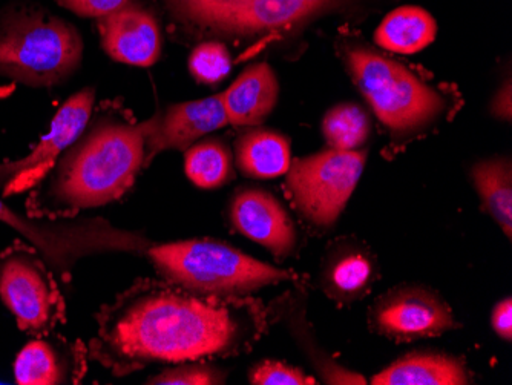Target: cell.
<instances>
[{"instance_id":"cell-1","label":"cell","mask_w":512,"mask_h":385,"mask_svg":"<svg viewBox=\"0 0 512 385\" xmlns=\"http://www.w3.org/2000/svg\"><path fill=\"white\" fill-rule=\"evenodd\" d=\"M269 312L255 298H214L154 278H138L96 313L88 355L114 378L157 364L249 353Z\"/></svg>"},{"instance_id":"cell-2","label":"cell","mask_w":512,"mask_h":385,"mask_svg":"<svg viewBox=\"0 0 512 385\" xmlns=\"http://www.w3.org/2000/svg\"><path fill=\"white\" fill-rule=\"evenodd\" d=\"M92 111L82 134L30 191V217H77L122 200L148 168V135L154 117L137 122L122 109Z\"/></svg>"},{"instance_id":"cell-3","label":"cell","mask_w":512,"mask_h":385,"mask_svg":"<svg viewBox=\"0 0 512 385\" xmlns=\"http://www.w3.org/2000/svg\"><path fill=\"white\" fill-rule=\"evenodd\" d=\"M143 258L154 267L160 280L203 297H252L255 292L293 278L289 270L263 263L237 247L211 238L152 241Z\"/></svg>"},{"instance_id":"cell-4","label":"cell","mask_w":512,"mask_h":385,"mask_svg":"<svg viewBox=\"0 0 512 385\" xmlns=\"http://www.w3.org/2000/svg\"><path fill=\"white\" fill-rule=\"evenodd\" d=\"M82 59V36L65 19L33 5L0 13V76L54 88L79 70Z\"/></svg>"},{"instance_id":"cell-5","label":"cell","mask_w":512,"mask_h":385,"mask_svg":"<svg viewBox=\"0 0 512 385\" xmlns=\"http://www.w3.org/2000/svg\"><path fill=\"white\" fill-rule=\"evenodd\" d=\"M0 223L19 232L53 270L59 283L73 280L79 261L94 255L145 257L152 243L143 232L119 228L102 217H30L0 197Z\"/></svg>"},{"instance_id":"cell-6","label":"cell","mask_w":512,"mask_h":385,"mask_svg":"<svg viewBox=\"0 0 512 385\" xmlns=\"http://www.w3.org/2000/svg\"><path fill=\"white\" fill-rule=\"evenodd\" d=\"M345 66L376 117L394 137H413L445 111V99L407 66L364 47L347 48Z\"/></svg>"},{"instance_id":"cell-7","label":"cell","mask_w":512,"mask_h":385,"mask_svg":"<svg viewBox=\"0 0 512 385\" xmlns=\"http://www.w3.org/2000/svg\"><path fill=\"white\" fill-rule=\"evenodd\" d=\"M59 280L31 244L16 240L0 254V301L28 335L54 332L66 320Z\"/></svg>"},{"instance_id":"cell-8","label":"cell","mask_w":512,"mask_h":385,"mask_svg":"<svg viewBox=\"0 0 512 385\" xmlns=\"http://www.w3.org/2000/svg\"><path fill=\"white\" fill-rule=\"evenodd\" d=\"M367 151L325 149L298 158L286 172V188L304 220L332 228L358 186Z\"/></svg>"},{"instance_id":"cell-9","label":"cell","mask_w":512,"mask_h":385,"mask_svg":"<svg viewBox=\"0 0 512 385\" xmlns=\"http://www.w3.org/2000/svg\"><path fill=\"white\" fill-rule=\"evenodd\" d=\"M189 30L218 39L250 40L281 36L298 19V0H163Z\"/></svg>"},{"instance_id":"cell-10","label":"cell","mask_w":512,"mask_h":385,"mask_svg":"<svg viewBox=\"0 0 512 385\" xmlns=\"http://www.w3.org/2000/svg\"><path fill=\"white\" fill-rule=\"evenodd\" d=\"M96 103V89H80L56 112L50 131L33 151L14 162L0 163V197L31 191L56 165L57 158L82 134Z\"/></svg>"},{"instance_id":"cell-11","label":"cell","mask_w":512,"mask_h":385,"mask_svg":"<svg viewBox=\"0 0 512 385\" xmlns=\"http://www.w3.org/2000/svg\"><path fill=\"white\" fill-rule=\"evenodd\" d=\"M373 326L394 339L442 335L456 326L453 312L442 298L422 287H399L376 303Z\"/></svg>"},{"instance_id":"cell-12","label":"cell","mask_w":512,"mask_h":385,"mask_svg":"<svg viewBox=\"0 0 512 385\" xmlns=\"http://www.w3.org/2000/svg\"><path fill=\"white\" fill-rule=\"evenodd\" d=\"M100 43L114 62L149 68L160 60L163 34L157 16L138 0L99 19Z\"/></svg>"},{"instance_id":"cell-13","label":"cell","mask_w":512,"mask_h":385,"mask_svg":"<svg viewBox=\"0 0 512 385\" xmlns=\"http://www.w3.org/2000/svg\"><path fill=\"white\" fill-rule=\"evenodd\" d=\"M88 346L56 332L31 339L14 361L19 385H77L88 373Z\"/></svg>"},{"instance_id":"cell-14","label":"cell","mask_w":512,"mask_h":385,"mask_svg":"<svg viewBox=\"0 0 512 385\" xmlns=\"http://www.w3.org/2000/svg\"><path fill=\"white\" fill-rule=\"evenodd\" d=\"M229 220L238 234L266 247L275 257L295 251V224L283 203L266 189H238L230 200Z\"/></svg>"},{"instance_id":"cell-15","label":"cell","mask_w":512,"mask_h":385,"mask_svg":"<svg viewBox=\"0 0 512 385\" xmlns=\"http://www.w3.org/2000/svg\"><path fill=\"white\" fill-rule=\"evenodd\" d=\"M148 135L149 163L165 151H186L201 137L229 125L221 94L174 103L154 114Z\"/></svg>"},{"instance_id":"cell-16","label":"cell","mask_w":512,"mask_h":385,"mask_svg":"<svg viewBox=\"0 0 512 385\" xmlns=\"http://www.w3.org/2000/svg\"><path fill=\"white\" fill-rule=\"evenodd\" d=\"M279 83L266 62L253 63L221 94L227 122L237 128L263 125L278 103Z\"/></svg>"},{"instance_id":"cell-17","label":"cell","mask_w":512,"mask_h":385,"mask_svg":"<svg viewBox=\"0 0 512 385\" xmlns=\"http://www.w3.org/2000/svg\"><path fill=\"white\" fill-rule=\"evenodd\" d=\"M375 385H465L470 384L467 367L445 353L414 352L394 361L371 379Z\"/></svg>"},{"instance_id":"cell-18","label":"cell","mask_w":512,"mask_h":385,"mask_svg":"<svg viewBox=\"0 0 512 385\" xmlns=\"http://www.w3.org/2000/svg\"><path fill=\"white\" fill-rule=\"evenodd\" d=\"M235 163L241 174L256 180L286 174L292 165L289 139L273 129H249L235 143Z\"/></svg>"},{"instance_id":"cell-19","label":"cell","mask_w":512,"mask_h":385,"mask_svg":"<svg viewBox=\"0 0 512 385\" xmlns=\"http://www.w3.org/2000/svg\"><path fill=\"white\" fill-rule=\"evenodd\" d=\"M437 24L421 7L405 5L388 13L375 33L379 47L399 54H416L436 39Z\"/></svg>"},{"instance_id":"cell-20","label":"cell","mask_w":512,"mask_h":385,"mask_svg":"<svg viewBox=\"0 0 512 385\" xmlns=\"http://www.w3.org/2000/svg\"><path fill=\"white\" fill-rule=\"evenodd\" d=\"M375 277V266L367 251L359 247H339L325 261L322 284L330 298L352 301L361 298Z\"/></svg>"},{"instance_id":"cell-21","label":"cell","mask_w":512,"mask_h":385,"mask_svg":"<svg viewBox=\"0 0 512 385\" xmlns=\"http://www.w3.org/2000/svg\"><path fill=\"white\" fill-rule=\"evenodd\" d=\"M474 186L486 211L497 221L506 237L512 234V169L508 158H491L476 163L471 171Z\"/></svg>"},{"instance_id":"cell-22","label":"cell","mask_w":512,"mask_h":385,"mask_svg":"<svg viewBox=\"0 0 512 385\" xmlns=\"http://www.w3.org/2000/svg\"><path fill=\"white\" fill-rule=\"evenodd\" d=\"M184 171L197 188H221L234 175L232 152L220 139L197 142L184 151Z\"/></svg>"},{"instance_id":"cell-23","label":"cell","mask_w":512,"mask_h":385,"mask_svg":"<svg viewBox=\"0 0 512 385\" xmlns=\"http://www.w3.org/2000/svg\"><path fill=\"white\" fill-rule=\"evenodd\" d=\"M370 132V117L356 103L333 106L322 120L325 142L338 151H356L367 142Z\"/></svg>"},{"instance_id":"cell-24","label":"cell","mask_w":512,"mask_h":385,"mask_svg":"<svg viewBox=\"0 0 512 385\" xmlns=\"http://www.w3.org/2000/svg\"><path fill=\"white\" fill-rule=\"evenodd\" d=\"M232 54L226 43L206 40L194 48L189 56V73L204 85H217L229 76L232 70Z\"/></svg>"},{"instance_id":"cell-25","label":"cell","mask_w":512,"mask_h":385,"mask_svg":"<svg viewBox=\"0 0 512 385\" xmlns=\"http://www.w3.org/2000/svg\"><path fill=\"white\" fill-rule=\"evenodd\" d=\"M226 369L215 366L212 362L186 361L172 364L161 372L149 376L146 384L152 385H218L226 384Z\"/></svg>"},{"instance_id":"cell-26","label":"cell","mask_w":512,"mask_h":385,"mask_svg":"<svg viewBox=\"0 0 512 385\" xmlns=\"http://www.w3.org/2000/svg\"><path fill=\"white\" fill-rule=\"evenodd\" d=\"M249 382L253 385H312L315 379L286 362L264 359L249 370Z\"/></svg>"},{"instance_id":"cell-27","label":"cell","mask_w":512,"mask_h":385,"mask_svg":"<svg viewBox=\"0 0 512 385\" xmlns=\"http://www.w3.org/2000/svg\"><path fill=\"white\" fill-rule=\"evenodd\" d=\"M128 0H57V4L65 10L73 11L80 17H100L119 10Z\"/></svg>"},{"instance_id":"cell-28","label":"cell","mask_w":512,"mask_h":385,"mask_svg":"<svg viewBox=\"0 0 512 385\" xmlns=\"http://www.w3.org/2000/svg\"><path fill=\"white\" fill-rule=\"evenodd\" d=\"M491 326H493L494 332L505 339V341H511L512 339V300L511 298H505L500 301L496 307H494L493 315H491Z\"/></svg>"},{"instance_id":"cell-29","label":"cell","mask_w":512,"mask_h":385,"mask_svg":"<svg viewBox=\"0 0 512 385\" xmlns=\"http://www.w3.org/2000/svg\"><path fill=\"white\" fill-rule=\"evenodd\" d=\"M511 83H506L502 86L497 96L494 97L493 105H491V112L497 119L511 120Z\"/></svg>"}]
</instances>
